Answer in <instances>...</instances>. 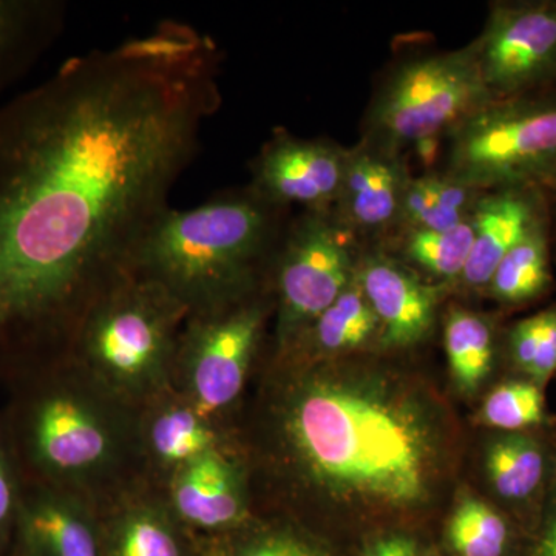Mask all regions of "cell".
Wrapping results in <instances>:
<instances>
[{
	"mask_svg": "<svg viewBox=\"0 0 556 556\" xmlns=\"http://www.w3.org/2000/svg\"><path fill=\"white\" fill-rule=\"evenodd\" d=\"M222 53L177 21L65 62L0 105V376L70 364L134 274L222 105Z\"/></svg>",
	"mask_w": 556,
	"mask_h": 556,
	"instance_id": "obj_1",
	"label": "cell"
},
{
	"mask_svg": "<svg viewBox=\"0 0 556 556\" xmlns=\"http://www.w3.org/2000/svg\"><path fill=\"white\" fill-rule=\"evenodd\" d=\"M288 364L273 405L274 441L309 500L371 515L431 506L452 453L447 413L431 391L343 357Z\"/></svg>",
	"mask_w": 556,
	"mask_h": 556,
	"instance_id": "obj_2",
	"label": "cell"
},
{
	"mask_svg": "<svg viewBox=\"0 0 556 556\" xmlns=\"http://www.w3.org/2000/svg\"><path fill=\"white\" fill-rule=\"evenodd\" d=\"M281 212L251 188L188 211L169 207L142 240L134 274L160 285L189 316L252 298L287 230Z\"/></svg>",
	"mask_w": 556,
	"mask_h": 556,
	"instance_id": "obj_3",
	"label": "cell"
},
{
	"mask_svg": "<svg viewBox=\"0 0 556 556\" xmlns=\"http://www.w3.org/2000/svg\"><path fill=\"white\" fill-rule=\"evenodd\" d=\"M72 378L68 364L16 386L3 420L27 484L72 492L118 455L112 417Z\"/></svg>",
	"mask_w": 556,
	"mask_h": 556,
	"instance_id": "obj_4",
	"label": "cell"
},
{
	"mask_svg": "<svg viewBox=\"0 0 556 556\" xmlns=\"http://www.w3.org/2000/svg\"><path fill=\"white\" fill-rule=\"evenodd\" d=\"M189 311L160 285L131 274L90 311L72 362L115 396L160 391L175 368L179 332Z\"/></svg>",
	"mask_w": 556,
	"mask_h": 556,
	"instance_id": "obj_5",
	"label": "cell"
},
{
	"mask_svg": "<svg viewBox=\"0 0 556 556\" xmlns=\"http://www.w3.org/2000/svg\"><path fill=\"white\" fill-rule=\"evenodd\" d=\"M444 174L468 188H529L556 199V87L489 101L447 131Z\"/></svg>",
	"mask_w": 556,
	"mask_h": 556,
	"instance_id": "obj_6",
	"label": "cell"
},
{
	"mask_svg": "<svg viewBox=\"0 0 556 556\" xmlns=\"http://www.w3.org/2000/svg\"><path fill=\"white\" fill-rule=\"evenodd\" d=\"M492 101L470 46L397 65L376 94L364 141L401 153L420 139L444 137Z\"/></svg>",
	"mask_w": 556,
	"mask_h": 556,
	"instance_id": "obj_7",
	"label": "cell"
},
{
	"mask_svg": "<svg viewBox=\"0 0 556 556\" xmlns=\"http://www.w3.org/2000/svg\"><path fill=\"white\" fill-rule=\"evenodd\" d=\"M361 255L334 211H305L289 223L274 258L277 348L285 353L354 280Z\"/></svg>",
	"mask_w": 556,
	"mask_h": 556,
	"instance_id": "obj_8",
	"label": "cell"
},
{
	"mask_svg": "<svg viewBox=\"0 0 556 556\" xmlns=\"http://www.w3.org/2000/svg\"><path fill=\"white\" fill-rule=\"evenodd\" d=\"M270 314L269 300L255 294L225 308L190 314L179 336L177 361L188 399L201 415L236 404Z\"/></svg>",
	"mask_w": 556,
	"mask_h": 556,
	"instance_id": "obj_9",
	"label": "cell"
},
{
	"mask_svg": "<svg viewBox=\"0 0 556 556\" xmlns=\"http://www.w3.org/2000/svg\"><path fill=\"white\" fill-rule=\"evenodd\" d=\"M490 100L556 87V0H504L470 43Z\"/></svg>",
	"mask_w": 556,
	"mask_h": 556,
	"instance_id": "obj_10",
	"label": "cell"
},
{
	"mask_svg": "<svg viewBox=\"0 0 556 556\" xmlns=\"http://www.w3.org/2000/svg\"><path fill=\"white\" fill-rule=\"evenodd\" d=\"M346 150L325 139L277 130L252 163L249 188L277 207L298 204L305 211H331L342 188Z\"/></svg>",
	"mask_w": 556,
	"mask_h": 556,
	"instance_id": "obj_11",
	"label": "cell"
},
{
	"mask_svg": "<svg viewBox=\"0 0 556 556\" xmlns=\"http://www.w3.org/2000/svg\"><path fill=\"white\" fill-rule=\"evenodd\" d=\"M356 280L380 324V343L409 348L422 342L437 317L438 289L386 252L358 258Z\"/></svg>",
	"mask_w": 556,
	"mask_h": 556,
	"instance_id": "obj_12",
	"label": "cell"
},
{
	"mask_svg": "<svg viewBox=\"0 0 556 556\" xmlns=\"http://www.w3.org/2000/svg\"><path fill=\"white\" fill-rule=\"evenodd\" d=\"M484 473L493 496L529 533L556 477V450L536 430L496 431L486 442Z\"/></svg>",
	"mask_w": 556,
	"mask_h": 556,
	"instance_id": "obj_13",
	"label": "cell"
},
{
	"mask_svg": "<svg viewBox=\"0 0 556 556\" xmlns=\"http://www.w3.org/2000/svg\"><path fill=\"white\" fill-rule=\"evenodd\" d=\"M10 556H104L102 527L73 492L27 484Z\"/></svg>",
	"mask_w": 556,
	"mask_h": 556,
	"instance_id": "obj_14",
	"label": "cell"
},
{
	"mask_svg": "<svg viewBox=\"0 0 556 556\" xmlns=\"http://www.w3.org/2000/svg\"><path fill=\"white\" fill-rule=\"evenodd\" d=\"M170 504V514L181 527L208 535L239 529L248 517L239 464L223 450L186 464L172 477Z\"/></svg>",
	"mask_w": 556,
	"mask_h": 556,
	"instance_id": "obj_15",
	"label": "cell"
},
{
	"mask_svg": "<svg viewBox=\"0 0 556 556\" xmlns=\"http://www.w3.org/2000/svg\"><path fill=\"white\" fill-rule=\"evenodd\" d=\"M408 174L401 153L362 141L346 150L334 214L351 232L379 233L397 226Z\"/></svg>",
	"mask_w": 556,
	"mask_h": 556,
	"instance_id": "obj_16",
	"label": "cell"
},
{
	"mask_svg": "<svg viewBox=\"0 0 556 556\" xmlns=\"http://www.w3.org/2000/svg\"><path fill=\"white\" fill-rule=\"evenodd\" d=\"M548 218L551 199L541 190L506 188L482 192L471 214L473 247L459 283L485 291L501 260Z\"/></svg>",
	"mask_w": 556,
	"mask_h": 556,
	"instance_id": "obj_17",
	"label": "cell"
},
{
	"mask_svg": "<svg viewBox=\"0 0 556 556\" xmlns=\"http://www.w3.org/2000/svg\"><path fill=\"white\" fill-rule=\"evenodd\" d=\"M380 340L379 318L372 311L356 277L317 320L289 346L281 357L316 362L342 358Z\"/></svg>",
	"mask_w": 556,
	"mask_h": 556,
	"instance_id": "obj_18",
	"label": "cell"
},
{
	"mask_svg": "<svg viewBox=\"0 0 556 556\" xmlns=\"http://www.w3.org/2000/svg\"><path fill=\"white\" fill-rule=\"evenodd\" d=\"M65 5L58 0H0V91L35 65L58 38Z\"/></svg>",
	"mask_w": 556,
	"mask_h": 556,
	"instance_id": "obj_19",
	"label": "cell"
},
{
	"mask_svg": "<svg viewBox=\"0 0 556 556\" xmlns=\"http://www.w3.org/2000/svg\"><path fill=\"white\" fill-rule=\"evenodd\" d=\"M212 422L188 399L164 402L153 408L146 422V448L160 467L175 473L186 464L223 450Z\"/></svg>",
	"mask_w": 556,
	"mask_h": 556,
	"instance_id": "obj_20",
	"label": "cell"
},
{
	"mask_svg": "<svg viewBox=\"0 0 556 556\" xmlns=\"http://www.w3.org/2000/svg\"><path fill=\"white\" fill-rule=\"evenodd\" d=\"M551 218L544 219L501 260L485 291L504 306H525L543 299L552 276Z\"/></svg>",
	"mask_w": 556,
	"mask_h": 556,
	"instance_id": "obj_21",
	"label": "cell"
},
{
	"mask_svg": "<svg viewBox=\"0 0 556 556\" xmlns=\"http://www.w3.org/2000/svg\"><path fill=\"white\" fill-rule=\"evenodd\" d=\"M181 525L170 510L131 506L102 527L104 556H190Z\"/></svg>",
	"mask_w": 556,
	"mask_h": 556,
	"instance_id": "obj_22",
	"label": "cell"
},
{
	"mask_svg": "<svg viewBox=\"0 0 556 556\" xmlns=\"http://www.w3.org/2000/svg\"><path fill=\"white\" fill-rule=\"evenodd\" d=\"M444 342L456 386L466 393H477L495 365V327L481 314L452 308L445 320Z\"/></svg>",
	"mask_w": 556,
	"mask_h": 556,
	"instance_id": "obj_23",
	"label": "cell"
},
{
	"mask_svg": "<svg viewBox=\"0 0 556 556\" xmlns=\"http://www.w3.org/2000/svg\"><path fill=\"white\" fill-rule=\"evenodd\" d=\"M448 541L459 556H514L517 532L500 508L468 496L450 518Z\"/></svg>",
	"mask_w": 556,
	"mask_h": 556,
	"instance_id": "obj_24",
	"label": "cell"
},
{
	"mask_svg": "<svg viewBox=\"0 0 556 556\" xmlns=\"http://www.w3.org/2000/svg\"><path fill=\"white\" fill-rule=\"evenodd\" d=\"M401 262L409 268L444 281H459L466 269L471 247V218L445 230H402Z\"/></svg>",
	"mask_w": 556,
	"mask_h": 556,
	"instance_id": "obj_25",
	"label": "cell"
},
{
	"mask_svg": "<svg viewBox=\"0 0 556 556\" xmlns=\"http://www.w3.org/2000/svg\"><path fill=\"white\" fill-rule=\"evenodd\" d=\"M484 426L496 431L538 430L547 422L544 388L529 379H511L485 397L481 409Z\"/></svg>",
	"mask_w": 556,
	"mask_h": 556,
	"instance_id": "obj_26",
	"label": "cell"
},
{
	"mask_svg": "<svg viewBox=\"0 0 556 556\" xmlns=\"http://www.w3.org/2000/svg\"><path fill=\"white\" fill-rule=\"evenodd\" d=\"M229 556H332L318 541L292 526H263L241 532Z\"/></svg>",
	"mask_w": 556,
	"mask_h": 556,
	"instance_id": "obj_27",
	"label": "cell"
},
{
	"mask_svg": "<svg viewBox=\"0 0 556 556\" xmlns=\"http://www.w3.org/2000/svg\"><path fill=\"white\" fill-rule=\"evenodd\" d=\"M468 222V219H467ZM442 206L434 190L431 172L412 177L405 186L399 208L397 228L402 230H445L463 225Z\"/></svg>",
	"mask_w": 556,
	"mask_h": 556,
	"instance_id": "obj_28",
	"label": "cell"
},
{
	"mask_svg": "<svg viewBox=\"0 0 556 556\" xmlns=\"http://www.w3.org/2000/svg\"><path fill=\"white\" fill-rule=\"evenodd\" d=\"M25 485L27 482L11 445L5 420L0 419V556L11 554Z\"/></svg>",
	"mask_w": 556,
	"mask_h": 556,
	"instance_id": "obj_29",
	"label": "cell"
},
{
	"mask_svg": "<svg viewBox=\"0 0 556 556\" xmlns=\"http://www.w3.org/2000/svg\"><path fill=\"white\" fill-rule=\"evenodd\" d=\"M536 354L529 380L546 388L556 372V306L538 313Z\"/></svg>",
	"mask_w": 556,
	"mask_h": 556,
	"instance_id": "obj_30",
	"label": "cell"
},
{
	"mask_svg": "<svg viewBox=\"0 0 556 556\" xmlns=\"http://www.w3.org/2000/svg\"><path fill=\"white\" fill-rule=\"evenodd\" d=\"M518 556H556V477L541 508L540 518L522 541Z\"/></svg>",
	"mask_w": 556,
	"mask_h": 556,
	"instance_id": "obj_31",
	"label": "cell"
},
{
	"mask_svg": "<svg viewBox=\"0 0 556 556\" xmlns=\"http://www.w3.org/2000/svg\"><path fill=\"white\" fill-rule=\"evenodd\" d=\"M365 556H416V544L407 536H386L372 544Z\"/></svg>",
	"mask_w": 556,
	"mask_h": 556,
	"instance_id": "obj_32",
	"label": "cell"
},
{
	"mask_svg": "<svg viewBox=\"0 0 556 556\" xmlns=\"http://www.w3.org/2000/svg\"><path fill=\"white\" fill-rule=\"evenodd\" d=\"M441 138V135H437V137L420 139L416 144H413L412 149H415L416 155L422 161L424 167L433 166L434 161H437Z\"/></svg>",
	"mask_w": 556,
	"mask_h": 556,
	"instance_id": "obj_33",
	"label": "cell"
},
{
	"mask_svg": "<svg viewBox=\"0 0 556 556\" xmlns=\"http://www.w3.org/2000/svg\"><path fill=\"white\" fill-rule=\"evenodd\" d=\"M190 556H229V546L225 543H208L199 551L192 552Z\"/></svg>",
	"mask_w": 556,
	"mask_h": 556,
	"instance_id": "obj_34",
	"label": "cell"
},
{
	"mask_svg": "<svg viewBox=\"0 0 556 556\" xmlns=\"http://www.w3.org/2000/svg\"><path fill=\"white\" fill-rule=\"evenodd\" d=\"M551 236L552 247L556 244V199L551 201Z\"/></svg>",
	"mask_w": 556,
	"mask_h": 556,
	"instance_id": "obj_35",
	"label": "cell"
}]
</instances>
